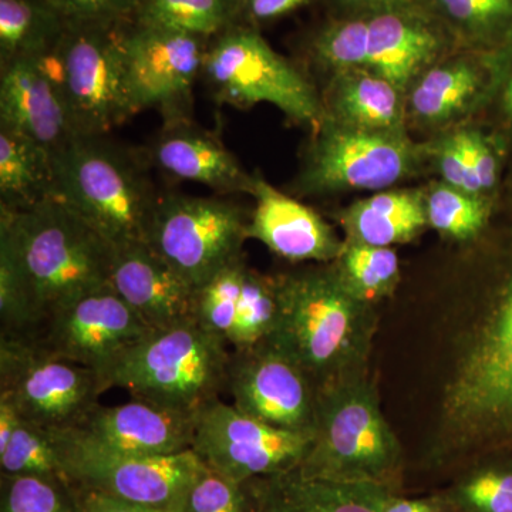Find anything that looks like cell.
Wrapping results in <instances>:
<instances>
[{
  "instance_id": "cell-49",
  "label": "cell",
  "mask_w": 512,
  "mask_h": 512,
  "mask_svg": "<svg viewBox=\"0 0 512 512\" xmlns=\"http://www.w3.org/2000/svg\"><path fill=\"white\" fill-rule=\"evenodd\" d=\"M22 421L18 410L8 397L0 396V451L8 446L10 439Z\"/></svg>"
},
{
  "instance_id": "cell-24",
  "label": "cell",
  "mask_w": 512,
  "mask_h": 512,
  "mask_svg": "<svg viewBox=\"0 0 512 512\" xmlns=\"http://www.w3.org/2000/svg\"><path fill=\"white\" fill-rule=\"evenodd\" d=\"M343 241L390 247L419 237L427 222L426 197L420 191H382L339 212Z\"/></svg>"
},
{
  "instance_id": "cell-46",
  "label": "cell",
  "mask_w": 512,
  "mask_h": 512,
  "mask_svg": "<svg viewBox=\"0 0 512 512\" xmlns=\"http://www.w3.org/2000/svg\"><path fill=\"white\" fill-rule=\"evenodd\" d=\"M313 0H242L241 22L256 26L274 22L309 5Z\"/></svg>"
},
{
  "instance_id": "cell-7",
  "label": "cell",
  "mask_w": 512,
  "mask_h": 512,
  "mask_svg": "<svg viewBox=\"0 0 512 512\" xmlns=\"http://www.w3.org/2000/svg\"><path fill=\"white\" fill-rule=\"evenodd\" d=\"M201 79L220 106L245 110L272 104L289 121L312 133L328 116L325 101L306 74L245 23L211 39Z\"/></svg>"
},
{
  "instance_id": "cell-4",
  "label": "cell",
  "mask_w": 512,
  "mask_h": 512,
  "mask_svg": "<svg viewBox=\"0 0 512 512\" xmlns=\"http://www.w3.org/2000/svg\"><path fill=\"white\" fill-rule=\"evenodd\" d=\"M0 231L19 256L40 325L63 306L110 284L114 245L59 198L25 211L0 208Z\"/></svg>"
},
{
  "instance_id": "cell-20",
  "label": "cell",
  "mask_w": 512,
  "mask_h": 512,
  "mask_svg": "<svg viewBox=\"0 0 512 512\" xmlns=\"http://www.w3.org/2000/svg\"><path fill=\"white\" fill-rule=\"evenodd\" d=\"M197 414L175 412L141 400L100 406L77 429L101 447L131 456H173L191 450Z\"/></svg>"
},
{
  "instance_id": "cell-29",
  "label": "cell",
  "mask_w": 512,
  "mask_h": 512,
  "mask_svg": "<svg viewBox=\"0 0 512 512\" xmlns=\"http://www.w3.org/2000/svg\"><path fill=\"white\" fill-rule=\"evenodd\" d=\"M424 8L446 32L485 55L512 39V0H424Z\"/></svg>"
},
{
  "instance_id": "cell-48",
  "label": "cell",
  "mask_w": 512,
  "mask_h": 512,
  "mask_svg": "<svg viewBox=\"0 0 512 512\" xmlns=\"http://www.w3.org/2000/svg\"><path fill=\"white\" fill-rule=\"evenodd\" d=\"M332 2L338 8L340 16H372L377 13L424 8V0H332Z\"/></svg>"
},
{
  "instance_id": "cell-43",
  "label": "cell",
  "mask_w": 512,
  "mask_h": 512,
  "mask_svg": "<svg viewBox=\"0 0 512 512\" xmlns=\"http://www.w3.org/2000/svg\"><path fill=\"white\" fill-rule=\"evenodd\" d=\"M485 60L491 72L487 90L495 101L505 144L512 148V39Z\"/></svg>"
},
{
  "instance_id": "cell-23",
  "label": "cell",
  "mask_w": 512,
  "mask_h": 512,
  "mask_svg": "<svg viewBox=\"0 0 512 512\" xmlns=\"http://www.w3.org/2000/svg\"><path fill=\"white\" fill-rule=\"evenodd\" d=\"M390 488L303 476L298 470L261 478L258 512H382Z\"/></svg>"
},
{
  "instance_id": "cell-27",
  "label": "cell",
  "mask_w": 512,
  "mask_h": 512,
  "mask_svg": "<svg viewBox=\"0 0 512 512\" xmlns=\"http://www.w3.org/2000/svg\"><path fill=\"white\" fill-rule=\"evenodd\" d=\"M52 157L30 138L0 127V208L25 211L55 197Z\"/></svg>"
},
{
  "instance_id": "cell-8",
  "label": "cell",
  "mask_w": 512,
  "mask_h": 512,
  "mask_svg": "<svg viewBox=\"0 0 512 512\" xmlns=\"http://www.w3.org/2000/svg\"><path fill=\"white\" fill-rule=\"evenodd\" d=\"M431 156V146L414 143L406 131L360 130L326 116L303 151L293 190L301 197L382 191L416 174Z\"/></svg>"
},
{
  "instance_id": "cell-16",
  "label": "cell",
  "mask_w": 512,
  "mask_h": 512,
  "mask_svg": "<svg viewBox=\"0 0 512 512\" xmlns=\"http://www.w3.org/2000/svg\"><path fill=\"white\" fill-rule=\"evenodd\" d=\"M151 332L109 284L47 316L30 339L52 355L90 367L103 377Z\"/></svg>"
},
{
  "instance_id": "cell-47",
  "label": "cell",
  "mask_w": 512,
  "mask_h": 512,
  "mask_svg": "<svg viewBox=\"0 0 512 512\" xmlns=\"http://www.w3.org/2000/svg\"><path fill=\"white\" fill-rule=\"evenodd\" d=\"M76 493L80 512H183L128 503V501L110 497V495L99 493V491L76 488Z\"/></svg>"
},
{
  "instance_id": "cell-11",
  "label": "cell",
  "mask_w": 512,
  "mask_h": 512,
  "mask_svg": "<svg viewBox=\"0 0 512 512\" xmlns=\"http://www.w3.org/2000/svg\"><path fill=\"white\" fill-rule=\"evenodd\" d=\"M99 372L52 355L30 338H0V396L23 420L55 431L77 430L107 392Z\"/></svg>"
},
{
  "instance_id": "cell-9",
  "label": "cell",
  "mask_w": 512,
  "mask_h": 512,
  "mask_svg": "<svg viewBox=\"0 0 512 512\" xmlns=\"http://www.w3.org/2000/svg\"><path fill=\"white\" fill-rule=\"evenodd\" d=\"M121 26L67 25L55 52L43 59L77 136L109 134L137 114L128 93Z\"/></svg>"
},
{
  "instance_id": "cell-35",
  "label": "cell",
  "mask_w": 512,
  "mask_h": 512,
  "mask_svg": "<svg viewBox=\"0 0 512 512\" xmlns=\"http://www.w3.org/2000/svg\"><path fill=\"white\" fill-rule=\"evenodd\" d=\"M40 325L35 299L19 256L0 231V338H32Z\"/></svg>"
},
{
  "instance_id": "cell-21",
  "label": "cell",
  "mask_w": 512,
  "mask_h": 512,
  "mask_svg": "<svg viewBox=\"0 0 512 512\" xmlns=\"http://www.w3.org/2000/svg\"><path fill=\"white\" fill-rule=\"evenodd\" d=\"M144 151L151 167L175 180L205 185L221 194H248L251 188L252 174L221 137L192 120L164 123Z\"/></svg>"
},
{
  "instance_id": "cell-39",
  "label": "cell",
  "mask_w": 512,
  "mask_h": 512,
  "mask_svg": "<svg viewBox=\"0 0 512 512\" xmlns=\"http://www.w3.org/2000/svg\"><path fill=\"white\" fill-rule=\"evenodd\" d=\"M245 266L247 262L244 256L225 266L207 284L197 289V322L228 345L237 316Z\"/></svg>"
},
{
  "instance_id": "cell-3",
  "label": "cell",
  "mask_w": 512,
  "mask_h": 512,
  "mask_svg": "<svg viewBox=\"0 0 512 512\" xmlns=\"http://www.w3.org/2000/svg\"><path fill=\"white\" fill-rule=\"evenodd\" d=\"M103 136H77L53 156L55 197L114 247L146 242L161 194L146 151Z\"/></svg>"
},
{
  "instance_id": "cell-6",
  "label": "cell",
  "mask_w": 512,
  "mask_h": 512,
  "mask_svg": "<svg viewBox=\"0 0 512 512\" xmlns=\"http://www.w3.org/2000/svg\"><path fill=\"white\" fill-rule=\"evenodd\" d=\"M200 323L153 330L103 375L134 400L197 414L227 392L231 350Z\"/></svg>"
},
{
  "instance_id": "cell-42",
  "label": "cell",
  "mask_w": 512,
  "mask_h": 512,
  "mask_svg": "<svg viewBox=\"0 0 512 512\" xmlns=\"http://www.w3.org/2000/svg\"><path fill=\"white\" fill-rule=\"evenodd\" d=\"M454 138L463 153L468 173L480 188L481 194L487 197L488 192L494 191L497 187L500 174V163L495 148L491 146L487 137L476 130L458 131L454 133Z\"/></svg>"
},
{
  "instance_id": "cell-45",
  "label": "cell",
  "mask_w": 512,
  "mask_h": 512,
  "mask_svg": "<svg viewBox=\"0 0 512 512\" xmlns=\"http://www.w3.org/2000/svg\"><path fill=\"white\" fill-rule=\"evenodd\" d=\"M382 512H454L443 488L414 495L389 490L384 494Z\"/></svg>"
},
{
  "instance_id": "cell-37",
  "label": "cell",
  "mask_w": 512,
  "mask_h": 512,
  "mask_svg": "<svg viewBox=\"0 0 512 512\" xmlns=\"http://www.w3.org/2000/svg\"><path fill=\"white\" fill-rule=\"evenodd\" d=\"M2 474L10 476H40L67 481L60 457L55 431L20 421L8 446L0 451Z\"/></svg>"
},
{
  "instance_id": "cell-36",
  "label": "cell",
  "mask_w": 512,
  "mask_h": 512,
  "mask_svg": "<svg viewBox=\"0 0 512 512\" xmlns=\"http://www.w3.org/2000/svg\"><path fill=\"white\" fill-rule=\"evenodd\" d=\"M311 57L332 76L369 69V16H339L326 23L313 36Z\"/></svg>"
},
{
  "instance_id": "cell-32",
  "label": "cell",
  "mask_w": 512,
  "mask_h": 512,
  "mask_svg": "<svg viewBox=\"0 0 512 512\" xmlns=\"http://www.w3.org/2000/svg\"><path fill=\"white\" fill-rule=\"evenodd\" d=\"M332 265L346 289L369 305L392 298L399 286L400 261L394 248L345 241Z\"/></svg>"
},
{
  "instance_id": "cell-5",
  "label": "cell",
  "mask_w": 512,
  "mask_h": 512,
  "mask_svg": "<svg viewBox=\"0 0 512 512\" xmlns=\"http://www.w3.org/2000/svg\"><path fill=\"white\" fill-rule=\"evenodd\" d=\"M303 476L383 485L404 493L407 456L380 409L370 373L319 390L318 416Z\"/></svg>"
},
{
  "instance_id": "cell-28",
  "label": "cell",
  "mask_w": 512,
  "mask_h": 512,
  "mask_svg": "<svg viewBox=\"0 0 512 512\" xmlns=\"http://www.w3.org/2000/svg\"><path fill=\"white\" fill-rule=\"evenodd\" d=\"M67 23L47 0H0V64L52 55Z\"/></svg>"
},
{
  "instance_id": "cell-22",
  "label": "cell",
  "mask_w": 512,
  "mask_h": 512,
  "mask_svg": "<svg viewBox=\"0 0 512 512\" xmlns=\"http://www.w3.org/2000/svg\"><path fill=\"white\" fill-rule=\"evenodd\" d=\"M444 32L424 8L369 16V70L406 93L440 55Z\"/></svg>"
},
{
  "instance_id": "cell-31",
  "label": "cell",
  "mask_w": 512,
  "mask_h": 512,
  "mask_svg": "<svg viewBox=\"0 0 512 512\" xmlns=\"http://www.w3.org/2000/svg\"><path fill=\"white\" fill-rule=\"evenodd\" d=\"M242 0H138L133 22L214 39L241 22Z\"/></svg>"
},
{
  "instance_id": "cell-13",
  "label": "cell",
  "mask_w": 512,
  "mask_h": 512,
  "mask_svg": "<svg viewBox=\"0 0 512 512\" xmlns=\"http://www.w3.org/2000/svg\"><path fill=\"white\" fill-rule=\"evenodd\" d=\"M120 33L136 113L156 110L164 123L192 120L194 87L211 40L136 22L121 26Z\"/></svg>"
},
{
  "instance_id": "cell-26",
  "label": "cell",
  "mask_w": 512,
  "mask_h": 512,
  "mask_svg": "<svg viewBox=\"0 0 512 512\" xmlns=\"http://www.w3.org/2000/svg\"><path fill=\"white\" fill-rule=\"evenodd\" d=\"M487 92L480 67L456 59L431 67L410 87L409 109L414 119L444 124L474 106Z\"/></svg>"
},
{
  "instance_id": "cell-19",
  "label": "cell",
  "mask_w": 512,
  "mask_h": 512,
  "mask_svg": "<svg viewBox=\"0 0 512 512\" xmlns=\"http://www.w3.org/2000/svg\"><path fill=\"white\" fill-rule=\"evenodd\" d=\"M248 194L255 201L249 215L248 239L261 242L272 254L286 261L318 264L336 261L345 241L318 212L276 190L258 173L252 174Z\"/></svg>"
},
{
  "instance_id": "cell-33",
  "label": "cell",
  "mask_w": 512,
  "mask_h": 512,
  "mask_svg": "<svg viewBox=\"0 0 512 512\" xmlns=\"http://www.w3.org/2000/svg\"><path fill=\"white\" fill-rule=\"evenodd\" d=\"M279 316L276 275H265L245 266L237 316L229 346L248 349L274 335Z\"/></svg>"
},
{
  "instance_id": "cell-34",
  "label": "cell",
  "mask_w": 512,
  "mask_h": 512,
  "mask_svg": "<svg viewBox=\"0 0 512 512\" xmlns=\"http://www.w3.org/2000/svg\"><path fill=\"white\" fill-rule=\"evenodd\" d=\"M429 227L457 242H473L490 224L491 204L487 197L468 194L446 183L436 185L426 197Z\"/></svg>"
},
{
  "instance_id": "cell-30",
  "label": "cell",
  "mask_w": 512,
  "mask_h": 512,
  "mask_svg": "<svg viewBox=\"0 0 512 512\" xmlns=\"http://www.w3.org/2000/svg\"><path fill=\"white\" fill-rule=\"evenodd\" d=\"M441 488L454 512H512V453L478 458Z\"/></svg>"
},
{
  "instance_id": "cell-38",
  "label": "cell",
  "mask_w": 512,
  "mask_h": 512,
  "mask_svg": "<svg viewBox=\"0 0 512 512\" xmlns=\"http://www.w3.org/2000/svg\"><path fill=\"white\" fill-rule=\"evenodd\" d=\"M0 512H80L76 488L60 478L2 474Z\"/></svg>"
},
{
  "instance_id": "cell-18",
  "label": "cell",
  "mask_w": 512,
  "mask_h": 512,
  "mask_svg": "<svg viewBox=\"0 0 512 512\" xmlns=\"http://www.w3.org/2000/svg\"><path fill=\"white\" fill-rule=\"evenodd\" d=\"M0 67V127L55 156L77 137L55 76L43 59L12 60Z\"/></svg>"
},
{
  "instance_id": "cell-2",
  "label": "cell",
  "mask_w": 512,
  "mask_h": 512,
  "mask_svg": "<svg viewBox=\"0 0 512 512\" xmlns=\"http://www.w3.org/2000/svg\"><path fill=\"white\" fill-rule=\"evenodd\" d=\"M279 316L269 338L319 390L369 372L376 306L353 296L332 264L276 275Z\"/></svg>"
},
{
  "instance_id": "cell-12",
  "label": "cell",
  "mask_w": 512,
  "mask_h": 512,
  "mask_svg": "<svg viewBox=\"0 0 512 512\" xmlns=\"http://www.w3.org/2000/svg\"><path fill=\"white\" fill-rule=\"evenodd\" d=\"M55 437L74 488L148 507L183 511L185 495L207 467L192 448L173 456H131L101 447L77 430L55 431Z\"/></svg>"
},
{
  "instance_id": "cell-25",
  "label": "cell",
  "mask_w": 512,
  "mask_h": 512,
  "mask_svg": "<svg viewBox=\"0 0 512 512\" xmlns=\"http://www.w3.org/2000/svg\"><path fill=\"white\" fill-rule=\"evenodd\" d=\"M326 114L330 120L360 130L406 131L403 93L369 69L332 76Z\"/></svg>"
},
{
  "instance_id": "cell-14",
  "label": "cell",
  "mask_w": 512,
  "mask_h": 512,
  "mask_svg": "<svg viewBox=\"0 0 512 512\" xmlns=\"http://www.w3.org/2000/svg\"><path fill=\"white\" fill-rule=\"evenodd\" d=\"M312 440L313 434L276 429L218 399L197 413L192 450L222 476L251 481L296 470Z\"/></svg>"
},
{
  "instance_id": "cell-44",
  "label": "cell",
  "mask_w": 512,
  "mask_h": 512,
  "mask_svg": "<svg viewBox=\"0 0 512 512\" xmlns=\"http://www.w3.org/2000/svg\"><path fill=\"white\" fill-rule=\"evenodd\" d=\"M431 151H433L431 157L436 158L437 167H439L444 183L457 188V190L466 191L468 194L481 195L473 178L468 173L466 161H464L454 134L431 146Z\"/></svg>"
},
{
  "instance_id": "cell-1",
  "label": "cell",
  "mask_w": 512,
  "mask_h": 512,
  "mask_svg": "<svg viewBox=\"0 0 512 512\" xmlns=\"http://www.w3.org/2000/svg\"><path fill=\"white\" fill-rule=\"evenodd\" d=\"M493 453H512V234L454 335L439 417L419 463L450 478Z\"/></svg>"
},
{
  "instance_id": "cell-17",
  "label": "cell",
  "mask_w": 512,
  "mask_h": 512,
  "mask_svg": "<svg viewBox=\"0 0 512 512\" xmlns=\"http://www.w3.org/2000/svg\"><path fill=\"white\" fill-rule=\"evenodd\" d=\"M110 285L153 330L197 322V289L146 242L114 247Z\"/></svg>"
},
{
  "instance_id": "cell-40",
  "label": "cell",
  "mask_w": 512,
  "mask_h": 512,
  "mask_svg": "<svg viewBox=\"0 0 512 512\" xmlns=\"http://www.w3.org/2000/svg\"><path fill=\"white\" fill-rule=\"evenodd\" d=\"M261 478L235 481L205 467L191 485L183 512H258Z\"/></svg>"
},
{
  "instance_id": "cell-41",
  "label": "cell",
  "mask_w": 512,
  "mask_h": 512,
  "mask_svg": "<svg viewBox=\"0 0 512 512\" xmlns=\"http://www.w3.org/2000/svg\"><path fill=\"white\" fill-rule=\"evenodd\" d=\"M67 25L121 26L133 22L138 0H47Z\"/></svg>"
},
{
  "instance_id": "cell-10",
  "label": "cell",
  "mask_w": 512,
  "mask_h": 512,
  "mask_svg": "<svg viewBox=\"0 0 512 512\" xmlns=\"http://www.w3.org/2000/svg\"><path fill=\"white\" fill-rule=\"evenodd\" d=\"M251 212L221 197L161 195L146 244L195 289L244 258Z\"/></svg>"
},
{
  "instance_id": "cell-15",
  "label": "cell",
  "mask_w": 512,
  "mask_h": 512,
  "mask_svg": "<svg viewBox=\"0 0 512 512\" xmlns=\"http://www.w3.org/2000/svg\"><path fill=\"white\" fill-rule=\"evenodd\" d=\"M227 393L239 412L276 429L313 434L319 389L272 340L231 350Z\"/></svg>"
}]
</instances>
